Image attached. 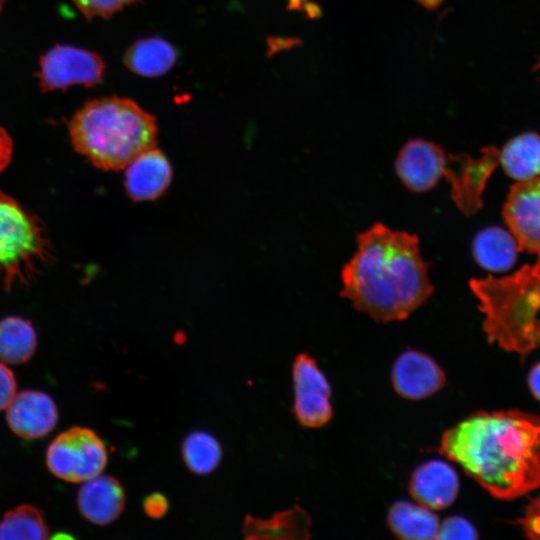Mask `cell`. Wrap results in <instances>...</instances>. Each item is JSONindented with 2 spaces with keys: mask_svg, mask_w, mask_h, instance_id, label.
Returning <instances> with one entry per match:
<instances>
[{
  "mask_svg": "<svg viewBox=\"0 0 540 540\" xmlns=\"http://www.w3.org/2000/svg\"><path fill=\"white\" fill-rule=\"evenodd\" d=\"M520 523L529 538L540 539V497L529 504Z\"/></svg>",
  "mask_w": 540,
  "mask_h": 540,
  "instance_id": "27",
  "label": "cell"
},
{
  "mask_svg": "<svg viewBox=\"0 0 540 540\" xmlns=\"http://www.w3.org/2000/svg\"><path fill=\"white\" fill-rule=\"evenodd\" d=\"M500 151L485 147L481 156L447 154L440 168V176L451 185V197L466 215L476 213L483 205L482 194L486 183L499 164Z\"/></svg>",
  "mask_w": 540,
  "mask_h": 540,
  "instance_id": "7",
  "label": "cell"
},
{
  "mask_svg": "<svg viewBox=\"0 0 540 540\" xmlns=\"http://www.w3.org/2000/svg\"><path fill=\"white\" fill-rule=\"evenodd\" d=\"M473 525L461 516H451L440 522L437 539H476Z\"/></svg>",
  "mask_w": 540,
  "mask_h": 540,
  "instance_id": "26",
  "label": "cell"
},
{
  "mask_svg": "<svg viewBox=\"0 0 540 540\" xmlns=\"http://www.w3.org/2000/svg\"><path fill=\"white\" fill-rule=\"evenodd\" d=\"M10 429L24 439H38L48 434L58 420L52 398L41 391L25 390L16 394L7 407Z\"/></svg>",
  "mask_w": 540,
  "mask_h": 540,
  "instance_id": "13",
  "label": "cell"
},
{
  "mask_svg": "<svg viewBox=\"0 0 540 540\" xmlns=\"http://www.w3.org/2000/svg\"><path fill=\"white\" fill-rule=\"evenodd\" d=\"M176 60L175 47L160 37L140 39L133 43L124 55L127 68L143 77H156L167 73Z\"/></svg>",
  "mask_w": 540,
  "mask_h": 540,
  "instance_id": "19",
  "label": "cell"
},
{
  "mask_svg": "<svg viewBox=\"0 0 540 540\" xmlns=\"http://www.w3.org/2000/svg\"><path fill=\"white\" fill-rule=\"evenodd\" d=\"M421 6L428 10H434L439 7L444 0H416Z\"/></svg>",
  "mask_w": 540,
  "mask_h": 540,
  "instance_id": "32",
  "label": "cell"
},
{
  "mask_svg": "<svg viewBox=\"0 0 540 540\" xmlns=\"http://www.w3.org/2000/svg\"><path fill=\"white\" fill-rule=\"evenodd\" d=\"M387 524L391 532L401 539H437L440 527L433 510L403 500L390 507Z\"/></svg>",
  "mask_w": 540,
  "mask_h": 540,
  "instance_id": "18",
  "label": "cell"
},
{
  "mask_svg": "<svg viewBox=\"0 0 540 540\" xmlns=\"http://www.w3.org/2000/svg\"><path fill=\"white\" fill-rule=\"evenodd\" d=\"M503 216L519 250L540 252V177L519 181L512 186Z\"/></svg>",
  "mask_w": 540,
  "mask_h": 540,
  "instance_id": "10",
  "label": "cell"
},
{
  "mask_svg": "<svg viewBox=\"0 0 540 540\" xmlns=\"http://www.w3.org/2000/svg\"><path fill=\"white\" fill-rule=\"evenodd\" d=\"M529 386L534 396L540 400V363L530 373Z\"/></svg>",
  "mask_w": 540,
  "mask_h": 540,
  "instance_id": "31",
  "label": "cell"
},
{
  "mask_svg": "<svg viewBox=\"0 0 540 540\" xmlns=\"http://www.w3.org/2000/svg\"><path fill=\"white\" fill-rule=\"evenodd\" d=\"M534 264L510 276L471 279L470 288L484 313L490 343L527 354L540 347V252Z\"/></svg>",
  "mask_w": 540,
  "mask_h": 540,
  "instance_id": "4",
  "label": "cell"
},
{
  "mask_svg": "<svg viewBox=\"0 0 540 540\" xmlns=\"http://www.w3.org/2000/svg\"><path fill=\"white\" fill-rule=\"evenodd\" d=\"M446 377L429 355L409 350L402 353L392 368V385L403 398L421 400L443 388Z\"/></svg>",
  "mask_w": 540,
  "mask_h": 540,
  "instance_id": "11",
  "label": "cell"
},
{
  "mask_svg": "<svg viewBox=\"0 0 540 540\" xmlns=\"http://www.w3.org/2000/svg\"><path fill=\"white\" fill-rule=\"evenodd\" d=\"M168 507L167 498L158 492L149 494L143 501L145 514L154 519L163 517L168 511Z\"/></svg>",
  "mask_w": 540,
  "mask_h": 540,
  "instance_id": "29",
  "label": "cell"
},
{
  "mask_svg": "<svg viewBox=\"0 0 540 540\" xmlns=\"http://www.w3.org/2000/svg\"><path fill=\"white\" fill-rule=\"evenodd\" d=\"M13 155V141L8 132L0 126V174L8 167Z\"/></svg>",
  "mask_w": 540,
  "mask_h": 540,
  "instance_id": "30",
  "label": "cell"
},
{
  "mask_svg": "<svg viewBox=\"0 0 540 540\" xmlns=\"http://www.w3.org/2000/svg\"><path fill=\"white\" fill-rule=\"evenodd\" d=\"M357 250L342 269L341 296L377 322L406 319L433 293L419 238L375 223L357 236Z\"/></svg>",
  "mask_w": 540,
  "mask_h": 540,
  "instance_id": "2",
  "label": "cell"
},
{
  "mask_svg": "<svg viewBox=\"0 0 540 540\" xmlns=\"http://www.w3.org/2000/svg\"><path fill=\"white\" fill-rule=\"evenodd\" d=\"M37 336L31 322L17 316L0 321V360L9 364H22L33 355Z\"/></svg>",
  "mask_w": 540,
  "mask_h": 540,
  "instance_id": "22",
  "label": "cell"
},
{
  "mask_svg": "<svg viewBox=\"0 0 540 540\" xmlns=\"http://www.w3.org/2000/svg\"><path fill=\"white\" fill-rule=\"evenodd\" d=\"M499 163L510 177L529 180L540 174V136L523 133L511 139L500 151Z\"/></svg>",
  "mask_w": 540,
  "mask_h": 540,
  "instance_id": "21",
  "label": "cell"
},
{
  "mask_svg": "<svg viewBox=\"0 0 540 540\" xmlns=\"http://www.w3.org/2000/svg\"><path fill=\"white\" fill-rule=\"evenodd\" d=\"M74 149L104 171H118L156 147L155 117L131 99L108 96L85 103L68 124Z\"/></svg>",
  "mask_w": 540,
  "mask_h": 540,
  "instance_id": "3",
  "label": "cell"
},
{
  "mask_svg": "<svg viewBox=\"0 0 540 540\" xmlns=\"http://www.w3.org/2000/svg\"><path fill=\"white\" fill-rule=\"evenodd\" d=\"M16 380L12 371L0 362V411L6 409L16 395Z\"/></svg>",
  "mask_w": 540,
  "mask_h": 540,
  "instance_id": "28",
  "label": "cell"
},
{
  "mask_svg": "<svg viewBox=\"0 0 540 540\" xmlns=\"http://www.w3.org/2000/svg\"><path fill=\"white\" fill-rule=\"evenodd\" d=\"M83 517L97 525L116 520L125 507V491L121 483L109 475H97L85 481L77 496Z\"/></svg>",
  "mask_w": 540,
  "mask_h": 540,
  "instance_id": "16",
  "label": "cell"
},
{
  "mask_svg": "<svg viewBox=\"0 0 540 540\" xmlns=\"http://www.w3.org/2000/svg\"><path fill=\"white\" fill-rule=\"evenodd\" d=\"M459 479L455 470L441 460H429L418 466L409 481V493L419 504L443 510L456 499Z\"/></svg>",
  "mask_w": 540,
  "mask_h": 540,
  "instance_id": "15",
  "label": "cell"
},
{
  "mask_svg": "<svg viewBox=\"0 0 540 540\" xmlns=\"http://www.w3.org/2000/svg\"><path fill=\"white\" fill-rule=\"evenodd\" d=\"M104 69L103 59L97 53L58 44L41 57L38 78L43 91L76 84L90 87L101 80Z\"/></svg>",
  "mask_w": 540,
  "mask_h": 540,
  "instance_id": "8",
  "label": "cell"
},
{
  "mask_svg": "<svg viewBox=\"0 0 540 540\" xmlns=\"http://www.w3.org/2000/svg\"><path fill=\"white\" fill-rule=\"evenodd\" d=\"M172 175L170 161L154 147L139 154L125 167V190L133 201L155 200L167 190Z\"/></svg>",
  "mask_w": 540,
  "mask_h": 540,
  "instance_id": "14",
  "label": "cell"
},
{
  "mask_svg": "<svg viewBox=\"0 0 540 540\" xmlns=\"http://www.w3.org/2000/svg\"><path fill=\"white\" fill-rule=\"evenodd\" d=\"M107 458L105 444L93 430L72 427L51 442L46 462L56 477L77 483L99 475Z\"/></svg>",
  "mask_w": 540,
  "mask_h": 540,
  "instance_id": "6",
  "label": "cell"
},
{
  "mask_svg": "<svg viewBox=\"0 0 540 540\" xmlns=\"http://www.w3.org/2000/svg\"><path fill=\"white\" fill-rule=\"evenodd\" d=\"M518 251L514 236L500 227L481 230L473 241V255L477 263L482 268L494 272L511 268Z\"/></svg>",
  "mask_w": 540,
  "mask_h": 540,
  "instance_id": "20",
  "label": "cell"
},
{
  "mask_svg": "<svg viewBox=\"0 0 540 540\" xmlns=\"http://www.w3.org/2000/svg\"><path fill=\"white\" fill-rule=\"evenodd\" d=\"M438 451L492 496L514 499L540 487V418L478 412L446 430Z\"/></svg>",
  "mask_w": 540,
  "mask_h": 540,
  "instance_id": "1",
  "label": "cell"
},
{
  "mask_svg": "<svg viewBox=\"0 0 540 540\" xmlns=\"http://www.w3.org/2000/svg\"><path fill=\"white\" fill-rule=\"evenodd\" d=\"M42 512L32 505H20L0 521V539L42 540L48 537Z\"/></svg>",
  "mask_w": 540,
  "mask_h": 540,
  "instance_id": "23",
  "label": "cell"
},
{
  "mask_svg": "<svg viewBox=\"0 0 540 540\" xmlns=\"http://www.w3.org/2000/svg\"><path fill=\"white\" fill-rule=\"evenodd\" d=\"M310 518L299 506L274 514L269 519L247 515L243 525L246 539H306Z\"/></svg>",
  "mask_w": 540,
  "mask_h": 540,
  "instance_id": "17",
  "label": "cell"
},
{
  "mask_svg": "<svg viewBox=\"0 0 540 540\" xmlns=\"http://www.w3.org/2000/svg\"><path fill=\"white\" fill-rule=\"evenodd\" d=\"M138 0H73L86 18H109Z\"/></svg>",
  "mask_w": 540,
  "mask_h": 540,
  "instance_id": "25",
  "label": "cell"
},
{
  "mask_svg": "<svg viewBox=\"0 0 540 540\" xmlns=\"http://www.w3.org/2000/svg\"><path fill=\"white\" fill-rule=\"evenodd\" d=\"M5 0H0V11L2 10V7L4 5Z\"/></svg>",
  "mask_w": 540,
  "mask_h": 540,
  "instance_id": "33",
  "label": "cell"
},
{
  "mask_svg": "<svg viewBox=\"0 0 540 540\" xmlns=\"http://www.w3.org/2000/svg\"><path fill=\"white\" fill-rule=\"evenodd\" d=\"M49 255L40 220L0 191V282L4 288L29 282Z\"/></svg>",
  "mask_w": 540,
  "mask_h": 540,
  "instance_id": "5",
  "label": "cell"
},
{
  "mask_svg": "<svg viewBox=\"0 0 540 540\" xmlns=\"http://www.w3.org/2000/svg\"><path fill=\"white\" fill-rule=\"evenodd\" d=\"M446 154L442 147L433 142L410 140L395 161L396 173L407 189L426 192L441 179L440 167Z\"/></svg>",
  "mask_w": 540,
  "mask_h": 540,
  "instance_id": "12",
  "label": "cell"
},
{
  "mask_svg": "<svg viewBox=\"0 0 540 540\" xmlns=\"http://www.w3.org/2000/svg\"><path fill=\"white\" fill-rule=\"evenodd\" d=\"M292 376L296 420L307 428L326 425L332 418L331 387L315 359L306 353L297 355Z\"/></svg>",
  "mask_w": 540,
  "mask_h": 540,
  "instance_id": "9",
  "label": "cell"
},
{
  "mask_svg": "<svg viewBox=\"0 0 540 540\" xmlns=\"http://www.w3.org/2000/svg\"><path fill=\"white\" fill-rule=\"evenodd\" d=\"M182 456L186 466L193 473L205 475L218 466L222 458V448L213 435L197 430L184 439Z\"/></svg>",
  "mask_w": 540,
  "mask_h": 540,
  "instance_id": "24",
  "label": "cell"
}]
</instances>
